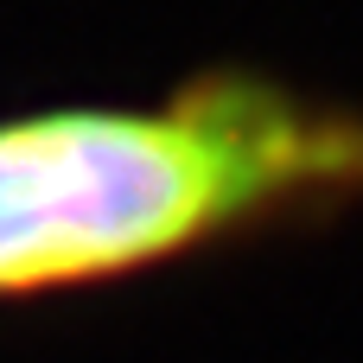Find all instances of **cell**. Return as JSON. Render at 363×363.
I'll return each mask as SVG.
<instances>
[{"label":"cell","mask_w":363,"mask_h":363,"mask_svg":"<svg viewBox=\"0 0 363 363\" xmlns=\"http://www.w3.org/2000/svg\"><path fill=\"white\" fill-rule=\"evenodd\" d=\"M363 204V102L211 64L0 121V306L121 287Z\"/></svg>","instance_id":"obj_1"}]
</instances>
